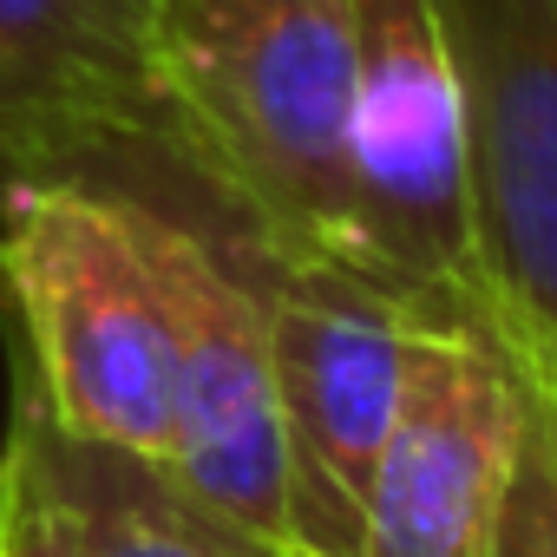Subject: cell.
Listing matches in <instances>:
<instances>
[{"label": "cell", "instance_id": "1", "mask_svg": "<svg viewBox=\"0 0 557 557\" xmlns=\"http://www.w3.org/2000/svg\"><path fill=\"white\" fill-rule=\"evenodd\" d=\"M158 151L243 223L249 256L368 283L348 0H164Z\"/></svg>", "mask_w": 557, "mask_h": 557}, {"label": "cell", "instance_id": "2", "mask_svg": "<svg viewBox=\"0 0 557 557\" xmlns=\"http://www.w3.org/2000/svg\"><path fill=\"white\" fill-rule=\"evenodd\" d=\"M0 302L21 387L86 446L171 459V355L158 283L119 184L86 171L0 184Z\"/></svg>", "mask_w": 557, "mask_h": 557}, {"label": "cell", "instance_id": "3", "mask_svg": "<svg viewBox=\"0 0 557 557\" xmlns=\"http://www.w3.org/2000/svg\"><path fill=\"white\" fill-rule=\"evenodd\" d=\"M492 335L557 400V0H433Z\"/></svg>", "mask_w": 557, "mask_h": 557}, {"label": "cell", "instance_id": "4", "mask_svg": "<svg viewBox=\"0 0 557 557\" xmlns=\"http://www.w3.org/2000/svg\"><path fill=\"white\" fill-rule=\"evenodd\" d=\"M348 66L368 283L420 322L492 335L466 203L459 92L433 0H348Z\"/></svg>", "mask_w": 557, "mask_h": 557}, {"label": "cell", "instance_id": "5", "mask_svg": "<svg viewBox=\"0 0 557 557\" xmlns=\"http://www.w3.org/2000/svg\"><path fill=\"white\" fill-rule=\"evenodd\" d=\"M171 355V459L164 472L262 544H289V459L275 420V361L256 256L190 216L125 190Z\"/></svg>", "mask_w": 557, "mask_h": 557}, {"label": "cell", "instance_id": "6", "mask_svg": "<svg viewBox=\"0 0 557 557\" xmlns=\"http://www.w3.org/2000/svg\"><path fill=\"white\" fill-rule=\"evenodd\" d=\"M275 420L289 459V544L361 557L368 485L400 407L407 342L420 315L315 262H262Z\"/></svg>", "mask_w": 557, "mask_h": 557}, {"label": "cell", "instance_id": "7", "mask_svg": "<svg viewBox=\"0 0 557 557\" xmlns=\"http://www.w3.org/2000/svg\"><path fill=\"white\" fill-rule=\"evenodd\" d=\"M524 440V374L459 322H420L368 485L361 557H485Z\"/></svg>", "mask_w": 557, "mask_h": 557}, {"label": "cell", "instance_id": "8", "mask_svg": "<svg viewBox=\"0 0 557 557\" xmlns=\"http://www.w3.org/2000/svg\"><path fill=\"white\" fill-rule=\"evenodd\" d=\"M164 0H0V184L158 151Z\"/></svg>", "mask_w": 557, "mask_h": 557}, {"label": "cell", "instance_id": "9", "mask_svg": "<svg viewBox=\"0 0 557 557\" xmlns=\"http://www.w3.org/2000/svg\"><path fill=\"white\" fill-rule=\"evenodd\" d=\"M8 433L34 453V466L60 505L66 557H275V544H262V537L236 531L230 518H216L210 505H197L158 459L66 440L21 381H14Z\"/></svg>", "mask_w": 557, "mask_h": 557}, {"label": "cell", "instance_id": "10", "mask_svg": "<svg viewBox=\"0 0 557 557\" xmlns=\"http://www.w3.org/2000/svg\"><path fill=\"white\" fill-rule=\"evenodd\" d=\"M485 557H557V400L524 381V440L485 537Z\"/></svg>", "mask_w": 557, "mask_h": 557}, {"label": "cell", "instance_id": "11", "mask_svg": "<svg viewBox=\"0 0 557 557\" xmlns=\"http://www.w3.org/2000/svg\"><path fill=\"white\" fill-rule=\"evenodd\" d=\"M0 459H8V511H0V557H66V524L60 505L34 466V453L8 433L0 440Z\"/></svg>", "mask_w": 557, "mask_h": 557}, {"label": "cell", "instance_id": "12", "mask_svg": "<svg viewBox=\"0 0 557 557\" xmlns=\"http://www.w3.org/2000/svg\"><path fill=\"white\" fill-rule=\"evenodd\" d=\"M275 557H322V550H302V544H275Z\"/></svg>", "mask_w": 557, "mask_h": 557}, {"label": "cell", "instance_id": "13", "mask_svg": "<svg viewBox=\"0 0 557 557\" xmlns=\"http://www.w3.org/2000/svg\"><path fill=\"white\" fill-rule=\"evenodd\" d=\"M0 511H8V459H0Z\"/></svg>", "mask_w": 557, "mask_h": 557}]
</instances>
